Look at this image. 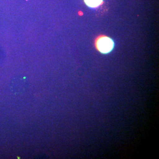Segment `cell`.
I'll return each instance as SVG.
<instances>
[{
	"instance_id": "7a4b0ae2",
	"label": "cell",
	"mask_w": 159,
	"mask_h": 159,
	"mask_svg": "<svg viewBox=\"0 0 159 159\" xmlns=\"http://www.w3.org/2000/svg\"><path fill=\"white\" fill-rule=\"evenodd\" d=\"M87 6L91 8H96L102 4L103 0H84Z\"/></svg>"
},
{
	"instance_id": "6da1fadb",
	"label": "cell",
	"mask_w": 159,
	"mask_h": 159,
	"mask_svg": "<svg viewBox=\"0 0 159 159\" xmlns=\"http://www.w3.org/2000/svg\"><path fill=\"white\" fill-rule=\"evenodd\" d=\"M97 48L102 54H107L113 50L114 47L113 41L106 36L99 38L97 42Z\"/></svg>"
}]
</instances>
